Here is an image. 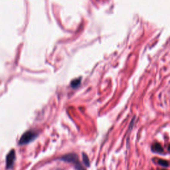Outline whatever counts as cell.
Returning a JSON list of instances; mask_svg holds the SVG:
<instances>
[{
    "label": "cell",
    "instance_id": "obj_8",
    "mask_svg": "<svg viewBox=\"0 0 170 170\" xmlns=\"http://www.w3.org/2000/svg\"><path fill=\"white\" fill-rule=\"evenodd\" d=\"M163 170H165V169H163Z\"/></svg>",
    "mask_w": 170,
    "mask_h": 170
},
{
    "label": "cell",
    "instance_id": "obj_6",
    "mask_svg": "<svg viewBox=\"0 0 170 170\" xmlns=\"http://www.w3.org/2000/svg\"><path fill=\"white\" fill-rule=\"evenodd\" d=\"M157 163L159 164L160 166H162L163 167H168L169 166V162L166 161L165 160H162V159H159L157 161Z\"/></svg>",
    "mask_w": 170,
    "mask_h": 170
},
{
    "label": "cell",
    "instance_id": "obj_2",
    "mask_svg": "<svg viewBox=\"0 0 170 170\" xmlns=\"http://www.w3.org/2000/svg\"><path fill=\"white\" fill-rule=\"evenodd\" d=\"M38 134L37 132H34L33 130H28L25 132L21 137V138L19 141V145H24L27 144L28 143L32 142L37 138Z\"/></svg>",
    "mask_w": 170,
    "mask_h": 170
},
{
    "label": "cell",
    "instance_id": "obj_3",
    "mask_svg": "<svg viewBox=\"0 0 170 170\" xmlns=\"http://www.w3.org/2000/svg\"><path fill=\"white\" fill-rule=\"evenodd\" d=\"M16 160V152L14 150H11L6 156V168L10 169L13 167Z\"/></svg>",
    "mask_w": 170,
    "mask_h": 170
},
{
    "label": "cell",
    "instance_id": "obj_4",
    "mask_svg": "<svg viewBox=\"0 0 170 170\" xmlns=\"http://www.w3.org/2000/svg\"><path fill=\"white\" fill-rule=\"evenodd\" d=\"M151 150L153 151L155 153L158 154H162L163 152V149L162 146L159 143H155L151 146Z\"/></svg>",
    "mask_w": 170,
    "mask_h": 170
},
{
    "label": "cell",
    "instance_id": "obj_5",
    "mask_svg": "<svg viewBox=\"0 0 170 170\" xmlns=\"http://www.w3.org/2000/svg\"><path fill=\"white\" fill-rule=\"evenodd\" d=\"M82 160L85 165L86 167H89V166H90V161H89L88 156H86V154L85 153H82Z\"/></svg>",
    "mask_w": 170,
    "mask_h": 170
},
{
    "label": "cell",
    "instance_id": "obj_1",
    "mask_svg": "<svg viewBox=\"0 0 170 170\" xmlns=\"http://www.w3.org/2000/svg\"><path fill=\"white\" fill-rule=\"evenodd\" d=\"M59 160L64 161V162L72 163L74 164L76 170H86L80 162L79 161V157L75 154H69L59 158Z\"/></svg>",
    "mask_w": 170,
    "mask_h": 170
},
{
    "label": "cell",
    "instance_id": "obj_7",
    "mask_svg": "<svg viewBox=\"0 0 170 170\" xmlns=\"http://www.w3.org/2000/svg\"><path fill=\"white\" fill-rule=\"evenodd\" d=\"M168 150L170 151V145L169 146V148H168Z\"/></svg>",
    "mask_w": 170,
    "mask_h": 170
}]
</instances>
